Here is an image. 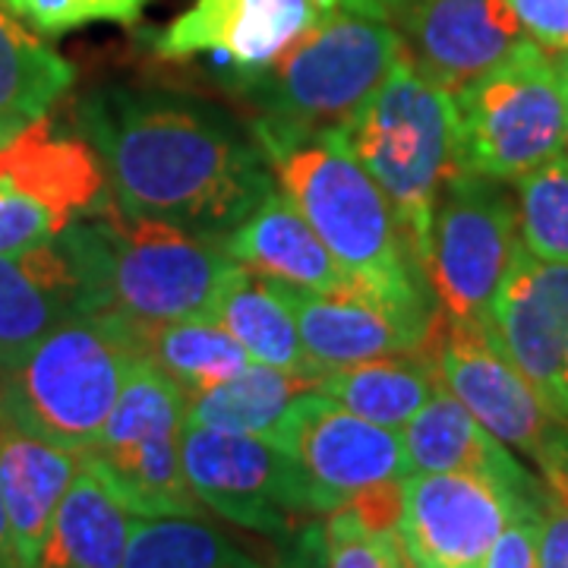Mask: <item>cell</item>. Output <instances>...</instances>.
<instances>
[{
    "instance_id": "6da1fadb",
    "label": "cell",
    "mask_w": 568,
    "mask_h": 568,
    "mask_svg": "<svg viewBox=\"0 0 568 568\" xmlns=\"http://www.w3.org/2000/svg\"><path fill=\"white\" fill-rule=\"evenodd\" d=\"M73 123L102 159L111 200L224 241L275 190V174L250 123L203 95L108 82L73 104Z\"/></svg>"
},
{
    "instance_id": "836d02e7",
    "label": "cell",
    "mask_w": 568,
    "mask_h": 568,
    "mask_svg": "<svg viewBox=\"0 0 568 568\" xmlns=\"http://www.w3.org/2000/svg\"><path fill=\"white\" fill-rule=\"evenodd\" d=\"M544 508H521L508 518L484 568H537V534Z\"/></svg>"
},
{
    "instance_id": "1f68e13d",
    "label": "cell",
    "mask_w": 568,
    "mask_h": 568,
    "mask_svg": "<svg viewBox=\"0 0 568 568\" xmlns=\"http://www.w3.org/2000/svg\"><path fill=\"white\" fill-rule=\"evenodd\" d=\"M7 7L41 36H63L89 22L133 26L145 10V0H7Z\"/></svg>"
},
{
    "instance_id": "e575fe53",
    "label": "cell",
    "mask_w": 568,
    "mask_h": 568,
    "mask_svg": "<svg viewBox=\"0 0 568 568\" xmlns=\"http://www.w3.org/2000/svg\"><path fill=\"white\" fill-rule=\"evenodd\" d=\"M508 7L544 51H568V0H508Z\"/></svg>"
},
{
    "instance_id": "484cf974",
    "label": "cell",
    "mask_w": 568,
    "mask_h": 568,
    "mask_svg": "<svg viewBox=\"0 0 568 568\" xmlns=\"http://www.w3.org/2000/svg\"><path fill=\"white\" fill-rule=\"evenodd\" d=\"M73 80V63L32 36L0 0V145L26 123L51 114Z\"/></svg>"
},
{
    "instance_id": "d6986e66",
    "label": "cell",
    "mask_w": 568,
    "mask_h": 568,
    "mask_svg": "<svg viewBox=\"0 0 568 568\" xmlns=\"http://www.w3.org/2000/svg\"><path fill=\"white\" fill-rule=\"evenodd\" d=\"M402 446L410 474L414 470H452L484 477L511 499L544 508L547 489L521 465L511 448L503 446L443 383L402 429Z\"/></svg>"
},
{
    "instance_id": "4fadbf2b",
    "label": "cell",
    "mask_w": 568,
    "mask_h": 568,
    "mask_svg": "<svg viewBox=\"0 0 568 568\" xmlns=\"http://www.w3.org/2000/svg\"><path fill=\"white\" fill-rule=\"evenodd\" d=\"M528 506L474 474L414 470L402 480L398 537L414 568H484L508 518Z\"/></svg>"
},
{
    "instance_id": "7402d4cb",
    "label": "cell",
    "mask_w": 568,
    "mask_h": 568,
    "mask_svg": "<svg viewBox=\"0 0 568 568\" xmlns=\"http://www.w3.org/2000/svg\"><path fill=\"white\" fill-rule=\"evenodd\" d=\"M80 455L0 426V496L20 568H36Z\"/></svg>"
},
{
    "instance_id": "74e56055",
    "label": "cell",
    "mask_w": 568,
    "mask_h": 568,
    "mask_svg": "<svg viewBox=\"0 0 568 568\" xmlns=\"http://www.w3.org/2000/svg\"><path fill=\"white\" fill-rule=\"evenodd\" d=\"M0 568H20L17 552H13V537H10V525H7V508H3V496H0Z\"/></svg>"
},
{
    "instance_id": "ffe728a7",
    "label": "cell",
    "mask_w": 568,
    "mask_h": 568,
    "mask_svg": "<svg viewBox=\"0 0 568 568\" xmlns=\"http://www.w3.org/2000/svg\"><path fill=\"white\" fill-rule=\"evenodd\" d=\"M222 246L237 265L297 291L342 294L361 284L328 253V246L278 186L224 237Z\"/></svg>"
},
{
    "instance_id": "f35d334b",
    "label": "cell",
    "mask_w": 568,
    "mask_h": 568,
    "mask_svg": "<svg viewBox=\"0 0 568 568\" xmlns=\"http://www.w3.org/2000/svg\"><path fill=\"white\" fill-rule=\"evenodd\" d=\"M398 0H345V10H357V13H373L392 22V10Z\"/></svg>"
},
{
    "instance_id": "e0dca14e",
    "label": "cell",
    "mask_w": 568,
    "mask_h": 568,
    "mask_svg": "<svg viewBox=\"0 0 568 568\" xmlns=\"http://www.w3.org/2000/svg\"><path fill=\"white\" fill-rule=\"evenodd\" d=\"M294 306L301 342L316 373L414 354L429 338L439 306L395 304L366 284L342 294H313L284 284Z\"/></svg>"
},
{
    "instance_id": "30bf717a",
    "label": "cell",
    "mask_w": 568,
    "mask_h": 568,
    "mask_svg": "<svg viewBox=\"0 0 568 568\" xmlns=\"http://www.w3.org/2000/svg\"><path fill=\"white\" fill-rule=\"evenodd\" d=\"M426 347L443 386L503 446L528 455L540 467V477L568 465V420L540 398V392L503 354L493 328L455 323L439 310Z\"/></svg>"
},
{
    "instance_id": "cb8c5ba5",
    "label": "cell",
    "mask_w": 568,
    "mask_h": 568,
    "mask_svg": "<svg viewBox=\"0 0 568 568\" xmlns=\"http://www.w3.org/2000/svg\"><path fill=\"white\" fill-rule=\"evenodd\" d=\"M215 323H222L253 364L287 369L316 379L306 357L294 306L282 282H272L253 268H237L215 304Z\"/></svg>"
},
{
    "instance_id": "d4e9b609",
    "label": "cell",
    "mask_w": 568,
    "mask_h": 568,
    "mask_svg": "<svg viewBox=\"0 0 568 568\" xmlns=\"http://www.w3.org/2000/svg\"><path fill=\"white\" fill-rule=\"evenodd\" d=\"M439 369L429 347L395 354L366 364L325 369L316 376V392L338 402L369 424L402 429L439 388Z\"/></svg>"
},
{
    "instance_id": "ba28073f",
    "label": "cell",
    "mask_w": 568,
    "mask_h": 568,
    "mask_svg": "<svg viewBox=\"0 0 568 568\" xmlns=\"http://www.w3.org/2000/svg\"><path fill=\"white\" fill-rule=\"evenodd\" d=\"M518 203L503 181L455 168L429 224L426 282L448 320L489 328L493 304L521 250Z\"/></svg>"
},
{
    "instance_id": "5b68a950",
    "label": "cell",
    "mask_w": 568,
    "mask_h": 568,
    "mask_svg": "<svg viewBox=\"0 0 568 568\" xmlns=\"http://www.w3.org/2000/svg\"><path fill=\"white\" fill-rule=\"evenodd\" d=\"M136 361V323L80 310L0 373V426L85 455Z\"/></svg>"
},
{
    "instance_id": "277c9868",
    "label": "cell",
    "mask_w": 568,
    "mask_h": 568,
    "mask_svg": "<svg viewBox=\"0 0 568 568\" xmlns=\"http://www.w3.org/2000/svg\"><path fill=\"white\" fill-rule=\"evenodd\" d=\"M275 183L347 272L395 304L433 306L395 209L351 152L342 130L291 140L265 152Z\"/></svg>"
},
{
    "instance_id": "3957f363",
    "label": "cell",
    "mask_w": 568,
    "mask_h": 568,
    "mask_svg": "<svg viewBox=\"0 0 568 568\" xmlns=\"http://www.w3.org/2000/svg\"><path fill=\"white\" fill-rule=\"evenodd\" d=\"M405 44L395 26L373 13L335 10L278 61L260 70H222V85L250 108L263 152L291 140L342 130L364 108Z\"/></svg>"
},
{
    "instance_id": "60d3db41",
    "label": "cell",
    "mask_w": 568,
    "mask_h": 568,
    "mask_svg": "<svg viewBox=\"0 0 568 568\" xmlns=\"http://www.w3.org/2000/svg\"><path fill=\"white\" fill-rule=\"evenodd\" d=\"M405 556H407V552H405ZM405 568H414V566H410V559H407V562H405Z\"/></svg>"
},
{
    "instance_id": "d590c367",
    "label": "cell",
    "mask_w": 568,
    "mask_h": 568,
    "mask_svg": "<svg viewBox=\"0 0 568 568\" xmlns=\"http://www.w3.org/2000/svg\"><path fill=\"white\" fill-rule=\"evenodd\" d=\"M547 489L537 534V568H568V484Z\"/></svg>"
},
{
    "instance_id": "9a60e30c",
    "label": "cell",
    "mask_w": 568,
    "mask_h": 568,
    "mask_svg": "<svg viewBox=\"0 0 568 568\" xmlns=\"http://www.w3.org/2000/svg\"><path fill=\"white\" fill-rule=\"evenodd\" d=\"M392 26L414 70L452 95L528 41L508 0H398Z\"/></svg>"
},
{
    "instance_id": "ab89813d",
    "label": "cell",
    "mask_w": 568,
    "mask_h": 568,
    "mask_svg": "<svg viewBox=\"0 0 568 568\" xmlns=\"http://www.w3.org/2000/svg\"><path fill=\"white\" fill-rule=\"evenodd\" d=\"M552 67H556L559 89H562V102H566V149H568V51H556Z\"/></svg>"
},
{
    "instance_id": "4dcf8cb0",
    "label": "cell",
    "mask_w": 568,
    "mask_h": 568,
    "mask_svg": "<svg viewBox=\"0 0 568 568\" xmlns=\"http://www.w3.org/2000/svg\"><path fill=\"white\" fill-rule=\"evenodd\" d=\"M325 568H405L407 556L398 530H373L338 506L325 518Z\"/></svg>"
},
{
    "instance_id": "603a6c76",
    "label": "cell",
    "mask_w": 568,
    "mask_h": 568,
    "mask_svg": "<svg viewBox=\"0 0 568 568\" xmlns=\"http://www.w3.org/2000/svg\"><path fill=\"white\" fill-rule=\"evenodd\" d=\"M136 515L80 458L36 568H123Z\"/></svg>"
},
{
    "instance_id": "2e32d148",
    "label": "cell",
    "mask_w": 568,
    "mask_h": 568,
    "mask_svg": "<svg viewBox=\"0 0 568 568\" xmlns=\"http://www.w3.org/2000/svg\"><path fill=\"white\" fill-rule=\"evenodd\" d=\"M493 338L521 376L568 420V263H547L521 246L493 304Z\"/></svg>"
},
{
    "instance_id": "f1b7e54d",
    "label": "cell",
    "mask_w": 568,
    "mask_h": 568,
    "mask_svg": "<svg viewBox=\"0 0 568 568\" xmlns=\"http://www.w3.org/2000/svg\"><path fill=\"white\" fill-rule=\"evenodd\" d=\"M123 568H265L203 518H136Z\"/></svg>"
},
{
    "instance_id": "52a82bcc",
    "label": "cell",
    "mask_w": 568,
    "mask_h": 568,
    "mask_svg": "<svg viewBox=\"0 0 568 568\" xmlns=\"http://www.w3.org/2000/svg\"><path fill=\"white\" fill-rule=\"evenodd\" d=\"M458 164L518 181L566 145V102L547 51L525 41L508 61L455 92Z\"/></svg>"
},
{
    "instance_id": "d6a6232c",
    "label": "cell",
    "mask_w": 568,
    "mask_h": 568,
    "mask_svg": "<svg viewBox=\"0 0 568 568\" xmlns=\"http://www.w3.org/2000/svg\"><path fill=\"white\" fill-rule=\"evenodd\" d=\"M58 234L61 227L44 205L0 181V256L48 244Z\"/></svg>"
},
{
    "instance_id": "44dd1931",
    "label": "cell",
    "mask_w": 568,
    "mask_h": 568,
    "mask_svg": "<svg viewBox=\"0 0 568 568\" xmlns=\"http://www.w3.org/2000/svg\"><path fill=\"white\" fill-rule=\"evenodd\" d=\"M80 310V282L58 241L0 256V373Z\"/></svg>"
},
{
    "instance_id": "8fae6325",
    "label": "cell",
    "mask_w": 568,
    "mask_h": 568,
    "mask_svg": "<svg viewBox=\"0 0 568 568\" xmlns=\"http://www.w3.org/2000/svg\"><path fill=\"white\" fill-rule=\"evenodd\" d=\"M181 455L196 499L231 525L284 537L323 515L304 467L268 439L183 424Z\"/></svg>"
},
{
    "instance_id": "b9f144b4",
    "label": "cell",
    "mask_w": 568,
    "mask_h": 568,
    "mask_svg": "<svg viewBox=\"0 0 568 568\" xmlns=\"http://www.w3.org/2000/svg\"><path fill=\"white\" fill-rule=\"evenodd\" d=\"M410 566H414V562H410Z\"/></svg>"
},
{
    "instance_id": "8d00e7d4",
    "label": "cell",
    "mask_w": 568,
    "mask_h": 568,
    "mask_svg": "<svg viewBox=\"0 0 568 568\" xmlns=\"http://www.w3.org/2000/svg\"><path fill=\"white\" fill-rule=\"evenodd\" d=\"M265 568H325V528L323 521L310 518L301 528L282 537V549L275 562Z\"/></svg>"
},
{
    "instance_id": "7c38bea8",
    "label": "cell",
    "mask_w": 568,
    "mask_h": 568,
    "mask_svg": "<svg viewBox=\"0 0 568 568\" xmlns=\"http://www.w3.org/2000/svg\"><path fill=\"white\" fill-rule=\"evenodd\" d=\"M268 443L304 467L323 515L410 474L398 429L369 424L316 388L294 398Z\"/></svg>"
},
{
    "instance_id": "f546056e",
    "label": "cell",
    "mask_w": 568,
    "mask_h": 568,
    "mask_svg": "<svg viewBox=\"0 0 568 568\" xmlns=\"http://www.w3.org/2000/svg\"><path fill=\"white\" fill-rule=\"evenodd\" d=\"M515 183L525 250L547 263H568V162L556 155Z\"/></svg>"
},
{
    "instance_id": "83f0119b",
    "label": "cell",
    "mask_w": 568,
    "mask_h": 568,
    "mask_svg": "<svg viewBox=\"0 0 568 568\" xmlns=\"http://www.w3.org/2000/svg\"><path fill=\"white\" fill-rule=\"evenodd\" d=\"M313 388H316V379L310 376H297L287 369L250 361L244 373H237L234 379L186 398L183 424L268 439L272 429L282 424L287 407L294 405V398Z\"/></svg>"
},
{
    "instance_id": "ac0fdd59",
    "label": "cell",
    "mask_w": 568,
    "mask_h": 568,
    "mask_svg": "<svg viewBox=\"0 0 568 568\" xmlns=\"http://www.w3.org/2000/svg\"><path fill=\"white\" fill-rule=\"evenodd\" d=\"M0 181L44 205L58 227L92 215L111 196L95 145L73 126L44 114L0 145Z\"/></svg>"
},
{
    "instance_id": "4316f807",
    "label": "cell",
    "mask_w": 568,
    "mask_h": 568,
    "mask_svg": "<svg viewBox=\"0 0 568 568\" xmlns=\"http://www.w3.org/2000/svg\"><path fill=\"white\" fill-rule=\"evenodd\" d=\"M136 347L145 364L162 369L183 392V402L244 373L250 357L215 320L136 325Z\"/></svg>"
},
{
    "instance_id": "8992f818",
    "label": "cell",
    "mask_w": 568,
    "mask_h": 568,
    "mask_svg": "<svg viewBox=\"0 0 568 568\" xmlns=\"http://www.w3.org/2000/svg\"><path fill=\"white\" fill-rule=\"evenodd\" d=\"M342 133L357 162L386 193L407 246L424 268L439 186L462 168L455 95L420 77L402 54L379 92L342 126Z\"/></svg>"
},
{
    "instance_id": "7a4b0ae2",
    "label": "cell",
    "mask_w": 568,
    "mask_h": 568,
    "mask_svg": "<svg viewBox=\"0 0 568 568\" xmlns=\"http://www.w3.org/2000/svg\"><path fill=\"white\" fill-rule=\"evenodd\" d=\"M54 241L77 272L82 310L136 325L215 320V304L241 268L222 241L126 215L111 196Z\"/></svg>"
},
{
    "instance_id": "9c48e42d",
    "label": "cell",
    "mask_w": 568,
    "mask_h": 568,
    "mask_svg": "<svg viewBox=\"0 0 568 568\" xmlns=\"http://www.w3.org/2000/svg\"><path fill=\"white\" fill-rule=\"evenodd\" d=\"M181 433L183 392L162 369L136 361L95 446L80 458L136 518H203L205 506L183 470Z\"/></svg>"
},
{
    "instance_id": "5bb4252c",
    "label": "cell",
    "mask_w": 568,
    "mask_h": 568,
    "mask_svg": "<svg viewBox=\"0 0 568 568\" xmlns=\"http://www.w3.org/2000/svg\"><path fill=\"white\" fill-rule=\"evenodd\" d=\"M335 10L345 0H196L149 41L164 61L212 58L222 70H260Z\"/></svg>"
}]
</instances>
